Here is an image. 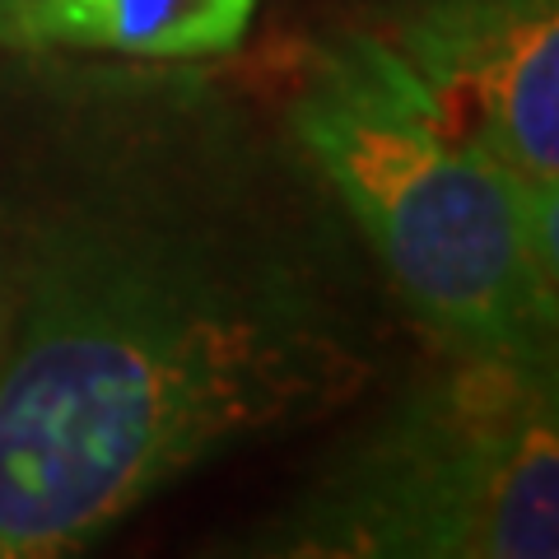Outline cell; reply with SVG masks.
<instances>
[{
	"label": "cell",
	"mask_w": 559,
	"mask_h": 559,
	"mask_svg": "<svg viewBox=\"0 0 559 559\" xmlns=\"http://www.w3.org/2000/svg\"><path fill=\"white\" fill-rule=\"evenodd\" d=\"M369 355L271 261L80 234L33 271L0 369V559L90 546L187 471L345 406Z\"/></svg>",
	"instance_id": "6da1fadb"
},
{
	"label": "cell",
	"mask_w": 559,
	"mask_h": 559,
	"mask_svg": "<svg viewBox=\"0 0 559 559\" xmlns=\"http://www.w3.org/2000/svg\"><path fill=\"white\" fill-rule=\"evenodd\" d=\"M294 135L419 326L452 355L550 359L559 201L452 127L392 43L326 47L294 103Z\"/></svg>",
	"instance_id": "7a4b0ae2"
},
{
	"label": "cell",
	"mask_w": 559,
	"mask_h": 559,
	"mask_svg": "<svg viewBox=\"0 0 559 559\" xmlns=\"http://www.w3.org/2000/svg\"><path fill=\"white\" fill-rule=\"evenodd\" d=\"M275 550L555 559L559 419L550 359L457 355L294 509Z\"/></svg>",
	"instance_id": "3957f363"
},
{
	"label": "cell",
	"mask_w": 559,
	"mask_h": 559,
	"mask_svg": "<svg viewBox=\"0 0 559 559\" xmlns=\"http://www.w3.org/2000/svg\"><path fill=\"white\" fill-rule=\"evenodd\" d=\"M388 43L452 127L559 201V0H425Z\"/></svg>",
	"instance_id": "277c9868"
},
{
	"label": "cell",
	"mask_w": 559,
	"mask_h": 559,
	"mask_svg": "<svg viewBox=\"0 0 559 559\" xmlns=\"http://www.w3.org/2000/svg\"><path fill=\"white\" fill-rule=\"evenodd\" d=\"M252 10L257 0H28L14 43L197 61L234 51Z\"/></svg>",
	"instance_id": "5b68a950"
},
{
	"label": "cell",
	"mask_w": 559,
	"mask_h": 559,
	"mask_svg": "<svg viewBox=\"0 0 559 559\" xmlns=\"http://www.w3.org/2000/svg\"><path fill=\"white\" fill-rule=\"evenodd\" d=\"M24 10H28V0H0V38L5 43H14V28H20Z\"/></svg>",
	"instance_id": "8992f818"
}]
</instances>
